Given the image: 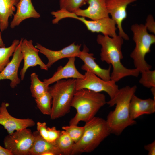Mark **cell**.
<instances>
[{"label":"cell","mask_w":155,"mask_h":155,"mask_svg":"<svg viewBox=\"0 0 155 155\" xmlns=\"http://www.w3.org/2000/svg\"><path fill=\"white\" fill-rule=\"evenodd\" d=\"M123 40L119 35L111 37L100 34L96 39L98 43L102 47L100 59L112 67L111 80L116 82L127 76L137 77L140 73L137 69L127 68L121 62L123 58L121 49Z\"/></svg>","instance_id":"cell-1"},{"label":"cell","mask_w":155,"mask_h":155,"mask_svg":"<svg viewBox=\"0 0 155 155\" xmlns=\"http://www.w3.org/2000/svg\"><path fill=\"white\" fill-rule=\"evenodd\" d=\"M137 88L136 85L126 86L119 89L115 98L106 102L110 106L115 105V109L108 114L106 120L111 133L120 135L127 127L135 124L131 117L129 105Z\"/></svg>","instance_id":"cell-2"},{"label":"cell","mask_w":155,"mask_h":155,"mask_svg":"<svg viewBox=\"0 0 155 155\" xmlns=\"http://www.w3.org/2000/svg\"><path fill=\"white\" fill-rule=\"evenodd\" d=\"M105 95L86 89L76 90L71 107L77 113L69 121V125H78L82 121L85 123L95 116L99 109L106 103Z\"/></svg>","instance_id":"cell-3"},{"label":"cell","mask_w":155,"mask_h":155,"mask_svg":"<svg viewBox=\"0 0 155 155\" xmlns=\"http://www.w3.org/2000/svg\"><path fill=\"white\" fill-rule=\"evenodd\" d=\"M84 133L75 143L71 155L93 151L111 133L106 120L94 117L85 123Z\"/></svg>","instance_id":"cell-4"},{"label":"cell","mask_w":155,"mask_h":155,"mask_svg":"<svg viewBox=\"0 0 155 155\" xmlns=\"http://www.w3.org/2000/svg\"><path fill=\"white\" fill-rule=\"evenodd\" d=\"M76 79L61 80L49 87V91L52 98L51 120L62 117L70 111L71 102L76 90Z\"/></svg>","instance_id":"cell-5"},{"label":"cell","mask_w":155,"mask_h":155,"mask_svg":"<svg viewBox=\"0 0 155 155\" xmlns=\"http://www.w3.org/2000/svg\"><path fill=\"white\" fill-rule=\"evenodd\" d=\"M131 29L135 45L130 56L133 60L135 68L141 73L152 68V66L145 60V57L146 54L150 52L151 45L155 43V36L149 34L143 24H133Z\"/></svg>","instance_id":"cell-6"},{"label":"cell","mask_w":155,"mask_h":155,"mask_svg":"<svg viewBox=\"0 0 155 155\" xmlns=\"http://www.w3.org/2000/svg\"><path fill=\"white\" fill-rule=\"evenodd\" d=\"M34 141L33 133L28 128L8 134L3 142L4 147L9 150L13 155H29Z\"/></svg>","instance_id":"cell-7"},{"label":"cell","mask_w":155,"mask_h":155,"mask_svg":"<svg viewBox=\"0 0 155 155\" xmlns=\"http://www.w3.org/2000/svg\"><path fill=\"white\" fill-rule=\"evenodd\" d=\"M84 75L83 78L76 79V90L86 89L97 92H104L108 95L110 100L116 96L119 89L113 80H104L88 71H86Z\"/></svg>","instance_id":"cell-8"},{"label":"cell","mask_w":155,"mask_h":155,"mask_svg":"<svg viewBox=\"0 0 155 155\" xmlns=\"http://www.w3.org/2000/svg\"><path fill=\"white\" fill-rule=\"evenodd\" d=\"M137 0H105L109 14L115 22L119 30V35L126 40H129L128 36L124 32L122 24L127 17V8L128 5Z\"/></svg>","instance_id":"cell-9"},{"label":"cell","mask_w":155,"mask_h":155,"mask_svg":"<svg viewBox=\"0 0 155 155\" xmlns=\"http://www.w3.org/2000/svg\"><path fill=\"white\" fill-rule=\"evenodd\" d=\"M21 51L24 61L23 67L20 72L21 80H24L27 70L30 67L38 65L41 69L48 70V68L46 65L39 56V50L33 45L32 40H28L26 38H23L21 43Z\"/></svg>","instance_id":"cell-10"},{"label":"cell","mask_w":155,"mask_h":155,"mask_svg":"<svg viewBox=\"0 0 155 155\" xmlns=\"http://www.w3.org/2000/svg\"><path fill=\"white\" fill-rule=\"evenodd\" d=\"M9 106L8 103L3 102L0 106V125L6 130L8 134L35 125V123L32 119H19L11 116L7 109Z\"/></svg>","instance_id":"cell-11"},{"label":"cell","mask_w":155,"mask_h":155,"mask_svg":"<svg viewBox=\"0 0 155 155\" xmlns=\"http://www.w3.org/2000/svg\"><path fill=\"white\" fill-rule=\"evenodd\" d=\"M81 44H75L73 42L58 51L49 49L38 43H37L35 46L39 50V52L45 55L47 58L48 62L46 65L49 68L54 63L61 59L71 57H78L81 51Z\"/></svg>","instance_id":"cell-12"},{"label":"cell","mask_w":155,"mask_h":155,"mask_svg":"<svg viewBox=\"0 0 155 155\" xmlns=\"http://www.w3.org/2000/svg\"><path fill=\"white\" fill-rule=\"evenodd\" d=\"M73 18L82 22L88 30L92 32H101L103 35L111 37H113L117 35L116 23L109 17L96 20H87L85 18L80 17L76 15Z\"/></svg>","instance_id":"cell-13"},{"label":"cell","mask_w":155,"mask_h":155,"mask_svg":"<svg viewBox=\"0 0 155 155\" xmlns=\"http://www.w3.org/2000/svg\"><path fill=\"white\" fill-rule=\"evenodd\" d=\"M23 38H22L16 47L11 61L3 69L0 73V81L8 79L11 80L10 87L14 88L20 83V79L18 75V71L20 63L23 59V55L21 51V45Z\"/></svg>","instance_id":"cell-14"},{"label":"cell","mask_w":155,"mask_h":155,"mask_svg":"<svg viewBox=\"0 0 155 155\" xmlns=\"http://www.w3.org/2000/svg\"><path fill=\"white\" fill-rule=\"evenodd\" d=\"M89 51V49L84 44L83 50L78 57L84 63L81 69L86 71L90 72L104 80H111V65L107 69L101 68L95 61L96 59L94 57L93 54L90 53Z\"/></svg>","instance_id":"cell-15"},{"label":"cell","mask_w":155,"mask_h":155,"mask_svg":"<svg viewBox=\"0 0 155 155\" xmlns=\"http://www.w3.org/2000/svg\"><path fill=\"white\" fill-rule=\"evenodd\" d=\"M69 60L64 66H60L57 71L50 78L43 80V82L48 86L60 80L69 78L82 79L84 75L80 73L77 69L75 65V57L68 58Z\"/></svg>","instance_id":"cell-16"},{"label":"cell","mask_w":155,"mask_h":155,"mask_svg":"<svg viewBox=\"0 0 155 155\" xmlns=\"http://www.w3.org/2000/svg\"><path fill=\"white\" fill-rule=\"evenodd\" d=\"M88 7L84 9L80 8L73 12L78 16L86 17L92 20L109 17L105 0H86Z\"/></svg>","instance_id":"cell-17"},{"label":"cell","mask_w":155,"mask_h":155,"mask_svg":"<svg viewBox=\"0 0 155 155\" xmlns=\"http://www.w3.org/2000/svg\"><path fill=\"white\" fill-rule=\"evenodd\" d=\"M130 116L133 120L144 114H150L155 112V100L150 98L143 99L134 94L129 105Z\"/></svg>","instance_id":"cell-18"},{"label":"cell","mask_w":155,"mask_h":155,"mask_svg":"<svg viewBox=\"0 0 155 155\" xmlns=\"http://www.w3.org/2000/svg\"><path fill=\"white\" fill-rule=\"evenodd\" d=\"M16 9V13L10 23V27L12 29L26 19L38 18L40 17V14L35 9L31 0H20Z\"/></svg>","instance_id":"cell-19"},{"label":"cell","mask_w":155,"mask_h":155,"mask_svg":"<svg viewBox=\"0 0 155 155\" xmlns=\"http://www.w3.org/2000/svg\"><path fill=\"white\" fill-rule=\"evenodd\" d=\"M33 133L34 141L29 155H62L55 144L44 139L38 131Z\"/></svg>","instance_id":"cell-20"},{"label":"cell","mask_w":155,"mask_h":155,"mask_svg":"<svg viewBox=\"0 0 155 155\" xmlns=\"http://www.w3.org/2000/svg\"><path fill=\"white\" fill-rule=\"evenodd\" d=\"M20 0H0V30L6 29L9 25V19L14 15L16 6Z\"/></svg>","instance_id":"cell-21"},{"label":"cell","mask_w":155,"mask_h":155,"mask_svg":"<svg viewBox=\"0 0 155 155\" xmlns=\"http://www.w3.org/2000/svg\"><path fill=\"white\" fill-rule=\"evenodd\" d=\"M75 143L65 131H61L59 138L55 143L62 155H71Z\"/></svg>","instance_id":"cell-22"},{"label":"cell","mask_w":155,"mask_h":155,"mask_svg":"<svg viewBox=\"0 0 155 155\" xmlns=\"http://www.w3.org/2000/svg\"><path fill=\"white\" fill-rule=\"evenodd\" d=\"M31 85L30 87L32 96L35 98L41 96L48 91L49 86L44 82L40 81L38 75L35 73L30 75Z\"/></svg>","instance_id":"cell-23"},{"label":"cell","mask_w":155,"mask_h":155,"mask_svg":"<svg viewBox=\"0 0 155 155\" xmlns=\"http://www.w3.org/2000/svg\"><path fill=\"white\" fill-rule=\"evenodd\" d=\"M20 42L19 40L15 39L10 46L0 47V73L10 61V58L13 56Z\"/></svg>","instance_id":"cell-24"},{"label":"cell","mask_w":155,"mask_h":155,"mask_svg":"<svg viewBox=\"0 0 155 155\" xmlns=\"http://www.w3.org/2000/svg\"><path fill=\"white\" fill-rule=\"evenodd\" d=\"M38 108L43 114L50 115L51 111L52 98L49 91L35 98Z\"/></svg>","instance_id":"cell-25"},{"label":"cell","mask_w":155,"mask_h":155,"mask_svg":"<svg viewBox=\"0 0 155 155\" xmlns=\"http://www.w3.org/2000/svg\"><path fill=\"white\" fill-rule=\"evenodd\" d=\"M75 143L78 142L81 138L84 132V126L79 127L78 125H69L62 127Z\"/></svg>","instance_id":"cell-26"},{"label":"cell","mask_w":155,"mask_h":155,"mask_svg":"<svg viewBox=\"0 0 155 155\" xmlns=\"http://www.w3.org/2000/svg\"><path fill=\"white\" fill-rule=\"evenodd\" d=\"M86 1V0H60V7L73 13L85 4Z\"/></svg>","instance_id":"cell-27"},{"label":"cell","mask_w":155,"mask_h":155,"mask_svg":"<svg viewBox=\"0 0 155 155\" xmlns=\"http://www.w3.org/2000/svg\"><path fill=\"white\" fill-rule=\"evenodd\" d=\"M139 82L144 86L148 88L155 87V70L150 69L141 73Z\"/></svg>","instance_id":"cell-28"},{"label":"cell","mask_w":155,"mask_h":155,"mask_svg":"<svg viewBox=\"0 0 155 155\" xmlns=\"http://www.w3.org/2000/svg\"><path fill=\"white\" fill-rule=\"evenodd\" d=\"M47 129L48 141L55 144L60 135L61 131L57 130L55 126L51 127H47Z\"/></svg>","instance_id":"cell-29"},{"label":"cell","mask_w":155,"mask_h":155,"mask_svg":"<svg viewBox=\"0 0 155 155\" xmlns=\"http://www.w3.org/2000/svg\"><path fill=\"white\" fill-rule=\"evenodd\" d=\"M37 129L41 136L48 141V129L45 122H38L36 123Z\"/></svg>","instance_id":"cell-30"},{"label":"cell","mask_w":155,"mask_h":155,"mask_svg":"<svg viewBox=\"0 0 155 155\" xmlns=\"http://www.w3.org/2000/svg\"><path fill=\"white\" fill-rule=\"evenodd\" d=\"M144 25L147 30L150 32L155 34V22L152 15H149L147 16Z\"/></svg>","instance_id":"cell-31"},{"label":"cell","mask_w":155,"mask_h":155,"mask_svg":"<svg viewBox=\"0 0 155 155\" xmlns=\"http://www.w3.org/2000/svg\"><path fill=\"white\" fill-rule=\"evenodd\" d=\"M144 149L148 152V155H155V141L144 146Z\"/></svg>","instance_id":"cell-32"},{"label":"cell","mask_w":155,"mask_h":155,"mask_svg":"<svg viewBox=\"0 0 155 155\" xmlns=\"http://www.w3.org/2000/svg\"><path fill=\"white\" fill-rule=\"evenodd\" d=\"M0 155H13L9 150L3 148L0 145Z\"/></svg>","instance_id":"cell-33"},{"label":"cell","mask_w":155,"mask_h":155,"mask_svg":"<svg viewBox=\"0 0 155 155\" xmlns=\"http://www.w3.org/2000/svg\"><path fill=\"white\" fill-rule=\"evenodd\" d=\"M1 32H0V47H5V45L4 43L2 38Z\"/></svg>","instance_id":"cell-34"},{"label":"cell","mask_w":155,"mask_h":155,"mask_svg":"<svg viewBox=\"0 0 155 155\" xmlns=\"http://www.w3.org/2000/svg\"><path fill=\"white\" fill-rule=\"evenodd\" d=\"M151 90L154 97L153 99L155 100V87L151 88Z\"/></svg>","instance_id":"cell-35"}]
</instances>
